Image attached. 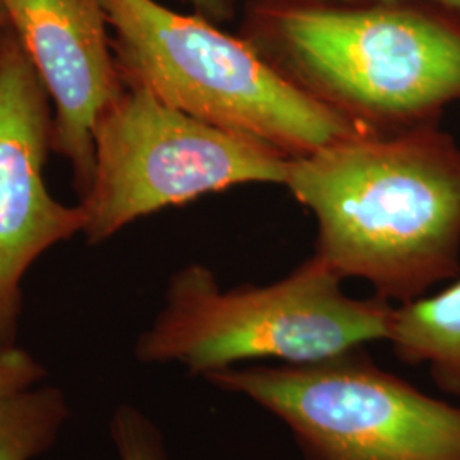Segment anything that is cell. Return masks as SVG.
Listing matches in <instances>:
<instances>
[{
	"label": "cell",
	"instance_id": "cell-1",
	"mask_svg": "<svg viewBox=\"0 0 460 460\" xmlns=\"http://www.w3.org/2000/svg\"><path fill=\"white\" fill-rule=\"evenodd\" d=\"M283 186L341 279L404 304L460 273V146L438 123L358 133L294 157Z\"/></svg>",
	"mask_w": 460,
	"mask_h": 460
},
{
	"label": "cell",
	"instance_id": "cell-2",
	"mask_svg": "<svg viewBox=\"0 0 460 460\" xmlns=\"http://www.w3.org/2000/svg\"><path fill=\"white\" fill-rule=\"evenodd\" d=\"M277 4L246 40L279 74L374 133L438 123L460 101V22L414 7Z\"/></svg>",
	"mask_w": 460,
	"mask_h": 460
},
{
	"label": "cell",
	"instance_id": "cell-3",
	"mask_svg": "<svg viewBox=\"0 0 460 460\" xmlns=\"http://www.w3.org/2000/svg\"><path fill=\"white\" fill-rule=\"evenodd\" d=\"M343 279L313 254L268 285L222 288L191 263L167 283L164 305L137 343L142 363H180L205 377L258 360L321 362L387 341L394 304L345 294Z\"/></svg>",
	"mask_w": 460,
	"mask_h": 460
},
{
	"label": "cell",
	"instance_id": "cell-4",
	"mask_svg": "<svg viewBox=\"0 0 460 460\" xmlns=\"http://www.w3.org/2000/svg\"><path fill=\"white\" fill-rule=\"evenodd\" d=\"M125 87L290 159L367 133L285 79L246 38L155 0H99ZM374 133V132H372Z\"/></svg>",
	"mask_w": 460,
	"mask_h": 460
},
{
	"label": "cell",
	"instance_id": "cell-5",
	"mask_svg": "<svg viewBox=\"0 0 460 460\" xmlns=\"http://www.w3.org/2000/svg\"><path fill=\"white\" fill-rule=\"evenodd\" d=\"M203 378L277 416L305 460H460V408L380 368L365 346Z\"/></svg>",
	"mask_w": 460,
	"mask_h": 460
},
{
	"label": "cell",
	"instance_id": "cell-6",
	"mask_svg": "<svg viewBox=\"0 0 460 460\" xmlns=\"http://www.w3.org/2000/svg\"><path fill=\"white\" fill-rule=\"evenodd\" d=\"M290 157L123 87L94 128V172L79 205L101 244L147 215L246 184L283 186Z\"/></svg>",
	"mask_w": 460,
	"mask_h": 460
},
{
	"label": "cell",
	"instance_id": "cell-7",
	"mask_svg": "<svg viewBox=\"0 0 460 460\" xmlns=\"http://www.w3.org/2000/svg\"><path fill=\"white\" fill-rule=\"evenodd\" d=\"M53 111L47 89L9 24L0 28V348L16 346L21 283L31 264L84 232L81 205L49 195L43 176Z\"/></svg>",
	"mask_w": 460,
	"mask_h": 460
},
{
	"label": "cell",
	"instance_id": "cell-8",
	"mask_svg": "<svg viewBox=\"0 0 460 460\" xmlns=\"http://www.w3.org/2000/svg\"><path fill=\"white\" fill-rule=\"evenodd\" d=\"M49 93L51 150L70 164L79 199L94 172V128L123 91L99 0H0Z\"/></svg>",
	"mask_w": 460,
	"mask_h": 460
},
{
	"label": "cell",
	"instance_id": "cell-9",
	"mask_svg": "<svg viewBox=\"0 0 460 460\" xmlns=\"http://www.w3.org/2000/svg\"><path fill=\"white\" fill-rule=\"evenodd\" d=\"M387 341L397 360L427 365L440 391L460 397V279L437 296L394 305Z\"/></svg>",
	"mask_w": 460,
	"mask_h": 460
},
{
	"label": "cell",
	"instance_id": "cell-10",
	"mask_svg": "<svg viewBox=\"0 0 460 460\" xmlns=\"http://www.w3.org/2000/svg\"><path fill=\"white\" fill-rule=\"evenodd\" d=\"M68 418L57 387L26 389L0 401V460H31L53 447Z\"/></svg>",
	"mask_w": 460,
	"mask_h": 460
},
{
	"label": "cell",
	"instance_id": "cell-11",
	"mask_svg": "<svg viewBox=\"0 0 460 460\" xmlns=\"http://www.w3.org/2000/svg\"><path fill=\"white\" fill-rule=\"evenodd\" d=\"M119 460H171L159 428L137 408L121 404L110 423Z\"/></svg>",
	"mask_w": 460,
	"mask_h": 460
},
{
	"label": "cell",
	"instance_id": "cell-12",
	"mask_svg": "<svg viewBox=\"0 0 460 460\" xmlns=\"http://www.w3.org/2000/svg\"><path fill=\"white\" fill-rule=\"evenodd\" d=\"M45 374L28 351L17 346L0 348V401L33 387Z\"/></svg>",
	"mask_w": 460,
	"mask_h": 460
},
{
	"label": "cell",
	"instance_id": "cell-13",
	"mask_svg": "<svg viewBox=\"0 0 460 460\" xmlns=\"http://www.w3.org/2000/svg\"><path fill=\"white\" fill-rule=\"evenodd\" d=\"M193 5L198 16L205 17L212 22H224L234 14L232 0H181Z\"/></svg>",
	"mask_w": 460,
	"mask_h": 460
},
{
	"label": "cell",
	"instance_id": "cell-14",
	"mask_svg": "<svg viewBox=\"0 0 460 460\" xmlns=\"http://www.w3.org/2000/svg\"><path fill=\"white\" fill-rule=\"evenodd\" d=\"M374 2H394V0H374ZM431 2L440 4V5H444L445 9L460 14V0H431Z\"/></svg>",
	"mask_w": 460,
	"mask_h": 460
},
{
	"label": "cell",
	"instance_id": "cell-15",
	"mask_svg": "<svg viewBox=\"0 0 460 460\" xmlns=\"http://www.w3.org/2000/svg\"><path fill=\"white\" fill-rule=\"evenodd\" d=\"M5 24H7V16H5V11H4V7L0 4V28L5 26Z\"/></svg>",
	"mask_w": 460,
	"mask_h": 460
}]
</instances>
